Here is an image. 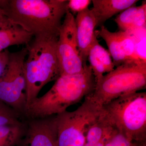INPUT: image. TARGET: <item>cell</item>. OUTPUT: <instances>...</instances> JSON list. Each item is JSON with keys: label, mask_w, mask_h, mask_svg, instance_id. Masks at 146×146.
<instances>
[{"label": "cell", "mask_w": 146, "mask_h": 146, "mask_svg": "<svg viewBox=\"0 0 146 146\" xmlns=\"http://www.w3.org/2000/svg\"><path fill=\"white\" fill-rule=\"evenodd\" d=\"M66 0H0V8L11 21L34 37L57 38L68 11Z\"/></svg>", "instance_id": "cell-1"}, {"label": "cell", "mask_w": 146, "mask_h": 146, "mask_svg": "<svg viewBox=\"0 0 146 146\" xmlns=\"http://www.w3.org/2000/svg\"><path fill=\"white\" fill-rule=\"evenodd\" d=\"M96 82L89 65L79 74L60 75L50 89L28 106L24 119L46 117L67 111L94 92Z\"/></svg>", "instance_id": "cell-2"}, {"label": "cell", "mask_w": 146, "mask_h": 146, "mask_svg": "<svg viewBox=\"0 0 146 146\" xmlns=\"http://www.w3.org/2000/svg\"><path fill=\"white\" fill-rule=\"evenodd\" d=\"M58 39L35 37L27 45L28 53L24 63L27 107L46 84L60 76L56 52Z\"/></svg>", "instance_id": "cell-3"}, {"label": "cell", "mask_w": 146, "mask_h": 146, "mask_svg": "<svg viewBox=\"0 0 146 146\" xmlns=\"http://www.w3.org/2000/svg\"><path fill=\"white\" fill-rule=\"evenodd\" d=\"M104 119L111 127L131 141L146 143V93L135 92L102 106Z\"/></svg>", "instance_id": "cell-4"}, {"label": "cell", "mask_w": 146, "mask_h": 146, "mask_svg": "<svg viewBox=\"0 0 146 146\" xmlns=\"http://www.w3.org/2000/svg\"><path fill=\"white\" fill-rule=\"evenodd\" d=\"M146 86V63L128 61L104 75L96 83L91 96L102 106L113 100L139 90Z\"/></svg>", "instance_id": "cell-5"}, {"label": "cell", "mask_w": 146, "mask_h": 146, "mask_svg": "<svg viewBox=\"0 0 146 146\" xmlns=\"http://www.w3.org/2000/svg\"><path fill=\"white\" fill-rule=\"evenodd\" d=\"M91 94L84 98L82 104L74 111L56 115L57 146H84L87 131L102 113V106Z\"/></svg>", "instance_id": "cell-6"}, {"label": "cell", "mask_w": 146, "mask_h": 146, "mask_svg": "<svg viewBox=\"0 0 146 146\" xmlns=\"http://www.w3.org/2000/svg\"><path fill=\"white\" fill-rule=\"evenodd\" d=\"M27 53V47L10 52L8 64L0 77V101L20 114L23 120L27 107L24 63Z\"/></svg>", "instance_id": "cell-7"}, {"label": "cell", "mask_w": 146, "mask_h": 146, "mask_svg": "<svg viewBox=\"0 0 146 146\" xmlns=\"http://www.w3.org/2000/svg\"><path fill=\"white\" fill-rule=\"evenodd\" d=\"M56 52L60 76L81 72L85 65L79 52L75 18L69 11L65 14L59 30Z\"/></svg>", "instance_id": "cell-8"}, {"label": "cell", "mask_w": 146, "mask_h": 146, "mask_svg": "<svg viewBox=\"0 0 146 146\" xmlns=\"http://www.w3.org/2000/svg\"><path fill=\"white\" fill-rule=\"evenodd\" d=\"M24 120L26 129L17 146H57L56 115Z\"/></svg>", "instance_id": "cell-9"}, {"label": "cell", "mask_w": 146, "mask_h": 146, "mask_svg": "<svg viewBox=\"0 0 146 146\" xmlns=\"http://www.w3.org/2000/svg\"><path fill=\"white\" fill-rule=\"evenodd\" d=\"M75 23L80 55L86 65L89 50L97 36L95 29L98 22L93 11L88 8L77 14Z\"/></svg>", "instance_id": "cell-10"}, {"label": "cell", "mask_w": 146, "mask_h": 146, "mask_svg": "<svg viewBox=\"0 0 146 146\" xmlns=\"http://www.w3.org/2000/svg\"><path fill=\"white\" fill-rule=\"evenodd\" d=\"M32 35L13 23L5 15L0 18V52L15 45H27Z\"/></svg>", "instance_id": "cell-11"}, {"label": "cell", "mask_w": 146, "mask_h": 146, "mask_svg": "<svg viewBox=\"0 0 146 146\" xmlns=\"http://www.w3.org/2000/svg\"><path fill=\"white\" fill-rule=\"evenodd\" d=\"M88 59L96 83L100 80L105 73L108 74L115 69V66L110 54L100 44L97 36L89 50Z\"/></svg>", "instance_id": "cell-12"}, {"label": "cell", "mask_w": 146, "mask_h": 146, "mask_svg": "<svg viewBox=\"0 0 146 146\" xmlns=\"http://www.w3.org/2000/svg\"><path fill=\"white\" fill-rule=\"evenodd\" d=\"M138 0H93L91 9L96 16L98 25H102L116 14L136 5Z\"/></svg>", "instance_id": "cell-13"}, {"label": "cell", "mask_w": 146, "mask_h": 146, "mask_svg": "<svg viewBox=\"0 0 146 146\" xmlns=\"http://www.w3.org/2000/svg\"><path fill=\"white\" fill-rule=\"evenodd\" d=\"M115 21L121 31H133L146 28V1L141 5L131 7L119 13Z\"/></svg>", "instance_id": "cell-14"}, {"label": "cell", "mask_w": 146, "mask_h": 146, "mask_svg": "<svg viewBox=\"0 0 146 146\" xmlns=\"http://www.w3.org/2000/svg\"><path fill=\"white\" fill-rule=\"evenodd\" d=\"M95 33L97 36H100L106 43L115 67L128 62L123 51L118 31L112 32L104 26H102L99 30L95 31Z\"/></svg>", "instance_id": "cell-15"}, {"label": "cell", "mask_w": 146, "mask_h": 146, "mask_svg": "<svg viewBox=\"0 0 146 146\" xmlns=\"http://www.w3.org/2000/svg\"><path fill=\"white\" fill-rule=\"evenodd\" d=\"M26 129L25 120L0 126V146H17Z\"/></svg>", "instance_id": "cell-16"}, {"label": "cell", "mask_w": 146, "mask_h": 146, "mask_svg": "<svg viewBox=\"0 0 146 146\" xmlns=\"http://www.w3.org/2000/svg\"><path fill=\"white\" fill-rule=\"evenodd\" d=\"M146 28L131 31L135 41V57L141 63H146Z\"/></svg>", "instance_id": "cell-17"}, {"label": "cell", "mask_w": 146, "mask_h": 146, "mask_svg": "<svg viewBox=\"0 0 146 146\" xmlns=\"http://www.w3.org/2000/svg\"><path fill=\"white\" fill-rule=\"evenodd\" d=\"M118 33L124 53L128 61L138 62L135 57V41L131 32L120 31Z\"/></svg>", "instance_id": "cell-18"}, {"label": "cell", "mask_w": 146, "mask_h": 146, "mask_svg": "<svg viewBox=\"0 0 146 146\" xmlns=\"http://www.w3.org/2000/svg\"><path fill=\"white\" fill-rule=\"evenodd\" d=\"M22 120L20 114L0 101V126L16 123Z\"/></svg>", "instance_id": "cell-19"}, {"label": "cell", "mask_w": 146, "mask_h": 146, "mask_svg": "<svg viewBox=\"0 0 146 146\" xmlns=\"http://www.w3.org/2000/svg\"><path fill=\"white\" fill-rule=\"evenodd\" d=\"M105 146H146V143L131 141L114 129L108 136Z\"/></svg>", "instance_id": "cell-20"}, {"label": "cell", "mask_w": 146, "mask_h": 146, "mask_svg": "<svg viewBox=\"0 0 146 146\" xmlns=\"http://www.w3.org/2000/svg\"><path fill=\"white\" fill-rule=\"evenodd\" d=\"M92 1L90 0H70L68 1V10L72 13H78L89 8Z\"/></svg>", "instance_id": "cell-21"}, {"label": "cell", "mask_w": 146, "mask_h": 146, "mask_svg": "<svg viewBox=\"0 0 146 146\" xmlns=\"http://www.w3.org/2000/svg\"><path fill=\"white\" fill-rule=\"evenodd\" d=\"M10 52L6 49L0 52V77L2 76L8 64Z\"/></svg>", "instance_id": "cell-22"}, {"label": "cell", "mask_w": 146, "mask_h": 146, "mask_svg": "<svg viewBox=\"0 0 146 146\" xmlns=\"http://www.w3.org/2000/svg\"><path fill=\"white\" fill-rule=\"evenodd\" d=\"M113 129H112L110 132H109L107 135H106L104 138H103L102 140L99 143H98V144H97L96 145L94 146H105V145L106 143V141H107V140L108 138V136H109V135H110V133H111V132H112V131H113Z\"/></svg>", "instance_id": "cell-23"}, {"label": "cell", "mask_w": 146, "mask_h": 146, "mask_svg": "<svg viewBox=\"0 0 146 146\" xmlns=\"http://www.w3.org/2000/svg\"><path fill=\"white\" fill-rule=\"evenodd\" d=\"M4 15H5V14L4 13L3 11V10L1 9L0 8V18L2 17Z\"/></svg>", "instance_id": "cell-24"}]
</instances>
